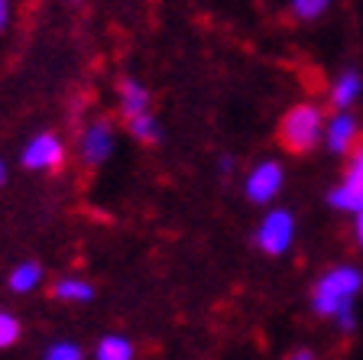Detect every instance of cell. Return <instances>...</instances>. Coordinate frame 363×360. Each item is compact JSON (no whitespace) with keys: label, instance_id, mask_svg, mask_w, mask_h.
I'll return each mask as SVG.
<instances>
[{"label":"cell","instance_id":"obj_21","mask_svg":"<svg viewBox=\"0 0 363 360\" xmlns=\"http://www.w3.org/2000/svg\"><path fill=\"white\" fill-rule=\"evenodd\" d=\"M286 360H315V354L311 351H295V354H289Z\"/></svg>","mask_w":363,"mask_h":360},{"label":"cell","instance_id":"obj_5","mask_svg":"<svg viewBox=\"0 0 363 360\" xmlns=\"http://www.w3.org/2000/svg\"><path fill=\"white\" fill-rule=\"evenodd\" d=\"M328 204H331L334 211H347V214L363 211V143L354 146V156H350V163H347L344 179L328 192Z\"/></svg>","mask_w":363,"mask_h":360},{"label":"cell","instance_id":"obj_6","mask_svg":"<svg viewBox=\"0 0 363 360\" xmlns=\"http://www.w3.org/2000/svg\"><path fill=\"white\" fill-rule=\"evenodd\" d=\"M113 146H117V133H113V124L107 117H94L82 127L78 136V153H82L84 165H104L113 156Z\"/></svg>","mask_w":363,"mask_h":360},{"label":"cell","instance_id":"obj_10","mask_svg":"<svg viewBox=\"0 0 363 360\" xmlns=\"http://www.w3.org/2000/svg\"><path fill=\"white\" fill-rule=\"evenodd\" d=\"M360 94H363V75L357 68H344L331 88V104L337 111H347V107H354L360 101Z\"/></svg>","mask_w":363,"mask_h":360},{"label":"cell","instance_id":"obj_17","mask_svg":"<svg viewBox=\"0 0 363 360\" xmlns=\"http://www.w3.org/2000/svg\"><path fill=\"white\" fill-rule=\"evenodd\" d=\"M328 7H331V0H292V13L298 16V20H305V23L318 20Z\"/></svg>","mask_w":363,"mask_h":360},{"label":"cell","instance_id":"obj_14","mask_svg":"<svg viewBox=\"0 0 363 360\" xmlns=\"http://www.w3.org/2000/svg\"><path fill=\"white\" fill-rule=\"evenodd\" d=\"M127 127H130V133H133V140H140V143H159L162 140V127H159V120L152 117L150 111L130 117Z\"/></svg>","mask_w":363,"mask_h":360},{"label":"cell","instance_id":"obj_13","mask_svg":"<svg viewBox=\"0 0 363 360\" xmlns=\"http://www.w3.org/2000/svg\"><path fill=\"white\" fill-rule=\"evenodd\" d=\"M133 341L123 338V334H104L94 344V360H133Z\"/></svg>","mask_w":363,"mask_h":360},{"label":"cell","instance_id":"obj_12","mask_svg":"<svg viewBox=\"0 0 363 360\" xmlns=\"http://www.w3.org/2000/svg\"><path fill=\"white\" fill-rule=\"evenodd\" d=\"M7 285H10V293H16V295L33 293V289L43 285V266H39L36 260L16 263L13 270H10V276H7Z\"/></svg>","mask_w":363,"mask_h":360},{"label":"cell","instance_id":"obj_8","mask_svg":"<svg viewBox=\"0 0 363 360\" xmlns=\"http://www.w3.org/2000/svg\"><path fill=\"white\" fill-rule=\"evenodd\" d=\"M360 140V127H357L354 114L337 111L331 120H325V146L334 156H347Z\"/></svg>","mask_w":363,"mask_h":360},{"label":"cell","instance_id":"obj_3","mask_svg":"<svg viewBox=\"0 0 363 360\" xmlns=\"http://www.w3.org/2000/svg\"><path fill=\"white\" fill-rule=\"evenodd\" d=\"M295 240V214L289 208H272L257 227V247L269 256L289 253Z\"/></svg>","mask_w":363,"mask_h":360},{"label":"cell","instance_id":"obj_22","mask_svg":"<svg viewBox=\"0 0 363 360\" xmlns=\"http://www.w3.org/2000/svg\"><path fill=\"white\" fill-rule=\"evenodd\" d=\"M4 182H7V163L0 159V185H4Z\"/></svg>","mask_w":363,"mask_h":360},{"label":"cell","instance_id":"obj_4","mask_svg":"<svg viewBox=\"0 0 363 360\" xmlns=\"http://www.w3.org/2000/svg\"><path fill=\"white\" fill-rule=\"evenodd\" d=\"M20 163L23 169L30 173H52V169H62L65 163V143H62L59 133L52 130H39L20 153Z\"/></svg>","mask_w":363,"mask_h":360},{"label":"cell","instance_id":"obj_2","mask_svg":"<svg viewBox=\"0 0 363 360\" xmlns=\"http://www.w3.org/2000/svg\"><path fill=\"white\" fill-rule=\"evenodd\" d=\"M279 143L295 156L311 153L318 143H325V114H321V107L311 104V101L289 107L279 120Z\"/></svg>","mask_w":363,"mask_h":360},{"label":"cell","instance_id":"obj_11","mask_svg":"<svg viewBox=\"0 0 363 360\" xmlns=\"http://www.w3.org/2000/svg\"><path fill=\"white\" fill-rule=\"evenodd\" d=\"M52 295L65 305H88L94 299V285L82 276H62L52 283Z\"/></svg>","mask_w":363,"mask_h":360},{"label":"cell","instance_id":"obj_19","mask_svg":"<svg viewBox=\"0 0 363 360\" xmlns=\"http://www.w3.org/2000/svg\"><path fill=\"white\" fill-rule=\"evenodd\" d=\"M354 234H357V244L363 247V211H357V221H354Z\"/></svg>","mask_w":363,"mask_h":360},{"label":"cell","instance_id":"obj_20","mask_svg":"<svg viewBox=\"0 0 363 360\" xmlns=\"http://www.w3.org/2000/svg\"><path fill=\"white\" fill-rule=\"evenodd\" d=\"M218 169H220V175H227V173H230V169H234V159H230V156H220Z\"/></svg>","mask_w":363,"mask_h":360},{"label":"cell","instance_id":"obj_1","mask_svg":"<svg viewBox=\"0 0 363 360\" xmlns=\"http://www.w3.org/2000/svg\"><path fill=\"white\" fill-rule=\"evenodd\" d=\"M363 289V273L357 266H331L318 276L315 293H311V308L321 318H334L344 334H350L357 324L354 318V299Z\"/></svg>","mask_w":363,"mask_h":360},{"label":"cell","instance_id":"obj_15","mask_svg":"<svg viewBox=\"0 0 363 360\" xmlns=\"http://www.w3.org/2000/svg\"><path fill=\"white\" fill-rule=\"evenodd\" d=\"M43 360H84V351L82 344H75V341H52V344L43 351Z\"/></svg>","mask_w":363,"mask_h":360},{"label":"cell","instance_id":"obj_7","mask_svg":"<svg viewBox=\"0 0 363 360\" xmlns=\"http://www.w3.org/2000/svg\"><path fill=\"white\" fill-rule=\"evenodd\" d=\"M282 185H286L282 163L263 159V163H257L250 169L247 182H243V195H247V202H253V204H269L272 198L282 192Z\"/></svg>","mask_w":363,"mask_h":360},{"label":"cell","instance_id":"obj_18","mask_svg":"<svg viewBox=\"0 0 363 360\" xmlns=\"http://www.w3.org/2000/svg\"><path fill=\"white\" fill-rule=\"evenodd\" d=\"M10 13H13V0H0V36L10 26Z\"/></svg>","mask_w":363,"mask_h":360},{"label":"cell","instance_id":"obj_9","mask_svg":"<svg viewBox=\"0 0 363 360\" xmlns=\"http://www.w3.org/2000/svg\"><path fill=\"white\" fill-rule=\"evenodd\" d=\"M117 98H121V111H123V117H136V114H146L150 111V104H152V94H150V88H146L140 78H123L121 82V88H117Z\"/></svg>","mask_w":363,"mask_h":360},{"label":"cell","instance_id":"obj_16","mask_svg":"<svg viewBox=\"0 0 363 360\" xmlns=\"http://www.w3.org/2000/svg\"><path fill=\"white\" fill-rule=\"evenodd\" d=\"M20 318L13 315V312H7V308H0V351L4 347H13L16 341H20Z\"/></svg>","mask_w":363,"mask_h":360}]
</instances>
